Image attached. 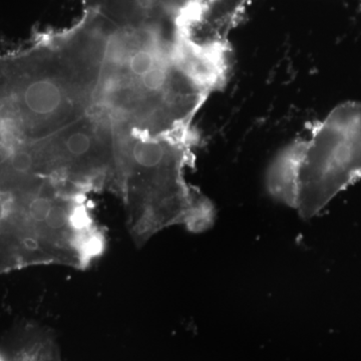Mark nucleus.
<instances>
[{
  "mask_svg": "<svg viewBox=\"0 0 361 361\" xmlns=\"http://www.w3.org/2000/svg\"><path fill=\"white\" fill-rule=\"evenodd\" d=\"M361 178V103L338 104L266 173L268 193L310 219Z\"/></svg>",
  "mask_w": 361,
  "mask_h": 361,
  "instance_id": "4",
  "label": "nucleus"
},
{
  "mask_svg": "<svg viewBox=\"0 0 361 361\" xmlns=\"http://www.w3.org/2000/svg\"><path fill=\"white\" fill-rule=\"evenodd\" d=\"M116 190L125 201L130 231L137 242L172 225L203 232L213 225L212 203L185 179L198 137L189 129L151 137L116 130Z\"/></svg>",
  "mask_w": 361,
  "mask_h": 361,
  "instance_id": "3",
  "label": "nucleus"
},
{
  "mask_svg": "<svg viewBox=\"0 0 361 361\" xmlns=\"http://www.w3.org/2000/svg\"><path fill=\"white\" fill-rule=\"evenodd\" d=\"M18 264L13 247L0 235V272Z\"/></svg>",
  "mask_w": 361,
  "mask_h": 361,
  "instance_id": "5",
  "label": "nucleus"
},
{
  "mask_svg": "<svg viewBox=\"0 0 361 361\" xmlns=\"http://www.w3.org/2000/svg\"><path fill=\"white\" fill-rule=\"evenodd\" d=\"M230 68L228 49L190 44L156 23L111 32L94 108L116 129L160 137L191 129Z\"/></svg>",
  "mask_w": 361,
  "mask_h": 361,
  "instance_id": "1",
  "label": "nucleus"
},
{
  "mask_svg": "<svg viewBox=\"0 0 361 361\" xmlns=\"http://www.w3.org/2000/svg\"><path fill=\"white\" fill-rule=\"evenodd\" d=\"M111 32H71L0 56V123L20 141L51 137L96 106Z\"/></svg>",
  "mask_w": 361,
  "mask_h": 361,
  "instance_id": "2",
  "label": "nucleus"
}]
</instances>
